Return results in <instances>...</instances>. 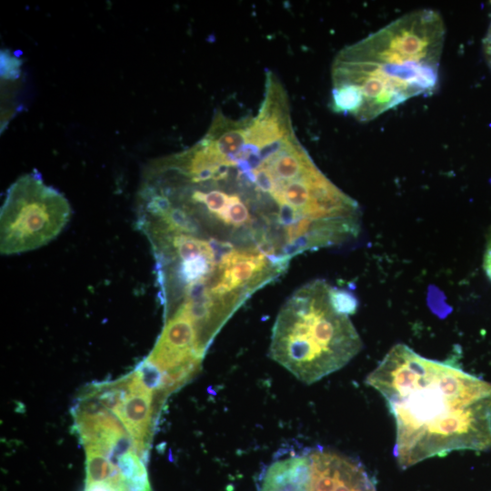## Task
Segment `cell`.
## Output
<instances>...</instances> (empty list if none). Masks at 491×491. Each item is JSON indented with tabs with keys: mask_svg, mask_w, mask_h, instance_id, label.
<instances>
[{
	"mask_svg": "<svg viewBox=\"0 0 491 491\" xmlns=\"http://www.w3.org/2000/svg\"><path fill=\"white\" fill-rule=\"evenodd\" d=\"M127 378L126 390L111 411L126 429L137 453L146 460L154 423L163 403L142 386L134 371Z\"/></svg>",
	"mask_w": 491,
	"mask_h": 491,
	"instance_id": "5",
	"label": "cell"
},
{
	"mask_svg": "<svg viewBox=\"0 0 491 491\" xmlns=\"http://www.w3.org/2000/svg\"><path fill=\"white\" fill-rule=\"evenodd\" d=\"M484 53L489 67L491 68V23L483 41Z\"/></svg>",
	"mask_w": 491,
	"mask_h": 491,
	"instance_id": "11",
	"label": "cell"
},
{
	"mask_svg": "<svg viewBox=\"0 0 491 491\" xmlns=\"http://www.w3.org/2000/svg\"><path fill=\"white\" fill-rule=\"evenodd\" d=\"M216 219L234 227H240L252 220L248 206L237 193H229L228 203Z\"/></svg>",
	"mask_w": 491,
	"mask_h": 491,
	"instance_id": "6",
	"label": "cell"
},
{
	"mask_svg": "<svg viewBox=\"0 0 491 491\" xmlns=\"http://www.w3.org/2000/svg\"><path fill=\"white\" fill-rule=\"evenodd\" d=\"M330 286L315 280L296 291L274 324L269 355L306 384L341 369L362 349L349 316L337 312Z\"/></svg>",
	"mask_w": 491,
	"mask_h": 491,
	"instance_id": "3",
	"label": "cell"
},
{
	"mask_svg": "<svg viewBox=\"0 0 491 491\" xmlns=\"http://www.w3.org/2000/svg\"><path fill=\"white\" fill-rule=\"evenodd\" d=\"M72 214L65 195L47 185L37 171L16 179L0 211V251L18 255L40 248L65 227Z\"/></svg>",
	"mask_w": 491,
	"mask_h": 491,
	"instance_id": "4",
	"label": "cell"
},
{
	"mask_svg": "<svg viewBox=\"0 0 491 491\" xmlns=\"http://www.w3.org/2000/svg\"><path fill=\"white\" fill-rule=\"evenodd\" d=\"M483 266L487 277L491 280V237L489 238L484 255Z\"/></svg>",
	"mask_w": 491,
	"mask_h": 491,
	"instance_id": "10",
	"label": "cell"
},
{
	"mask_svg": "<svg viewBox=\"0 0 491 491\" xmlns=\"http://www.w3.org/2000/svg\"><path fill=\"white\" fill-rule=\"evenodd\" d=\"M366 382L396 424L393 455L402 469L453 451L491 448V383L460 366L394 346Z\"/></svg>",
	"mask_w": 491,
	"mask_h": 491,
	"instance_id": "1",
	"label": "cell"
},
{
	"mask_svg": "<svg viewBox=\"0 0 491 491\" xmlns=\"http://www.w3.org/2000/svg\"><path fill=\"white\" fill-rule=\"evenodd\" d=\"M83 491H118V489L107 482H91L85 483Z\"/></svg>",
	"mask_w": 491,
	"mask_h": 491,
	"instance_id": "9",
	"label": "cell"
},
{
	"mask_svg": "<svg viewBox=\"0 0 491 491\" xmlns=\"http://www.w3.org/2000/svg\"><path fill=\"white\" fill-rule=\"evenodd\" d=\"M329 297L332 306L337 312L346 316L356 313L358 303L356 296L349 291L330 286Z\"/></svg>",
	"mask_w": 491,
	"mask_h": 491,
	"instance_id": "7",
	"label": "cell"
},
{
	"mask_svg": "<svg viewBox=\"0 0 491 491\" xmlns=\"http://www.w3.org/2000/svg\"><path fill=\"white\" fill-rule=\"evenodd\" d=\"M19 71V60L7 54V51L1 52V75L5 78H11L14 75L17 77Z\"/></svg>",
	"mask_w": 491,
	"mask_h": 491,
	"instance_id": "8",
	"label": "cell"
},
{
	"mask_svg": "<svg viewBox=\"0 0 491 491\" xmlns=\"http://www.w3.org/2000/svg\"><path fill=\"white\" fill-rule=\"evenodd\" d=\"M446 35L440 14L413 11L346 47L332 65L331 108L366 122L438 85Z\"/></svg>",
	"mask_w": 491,
	"mask_h": 491,
	"instance_id": "2",
	"label": "cell"
}]
</instances>
